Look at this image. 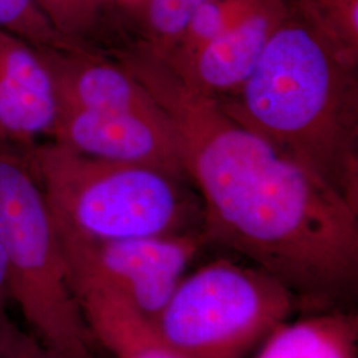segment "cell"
<instances>
[{"label": "cell", "mask_w": 358, "mask_h": 358, "mask_svg": "<svg viewBox=\"0 0 358 358\" xmlns=\"http://www.w3.org/2000/svg\"><path fill=\"white\" fill-rule=\"evenodd\" d=\"M120 64L166 115L186 178L202 196V235L324 309L353 292L358 211L316 173L187 87L142 44Z\"/></svg>", "instance_id": "cell-1"}, {"label": "cell", "mask_w": 358, "mask_h": 358, "mask_svg": "<svg viewBox=\"0 0 358 358\" xmlns=\"http://www.w3.org/2000/svg\"><path fill=\"white\" fill-rule=\"evenodd\" d=\"M217 101L358 211L357 65L346 60L301 0H289L251 76Z\"/></svg>", "instance_id": "cell-2"}, {"label": "cell", "mask_w": 358, "mask_h": 358, "mask_svg": "<svg viewBox=\"0 0 358 358\" xmlns=\"http://www.w3.org/2000/svg\"><path fill=\"white\" fill-rule=\"evenodd\" d=\"M27 161L59 230L97 242L190 232L202 210L182 182L150 166L77 153L59 142L36 143Z\"/></svg>", "instance_id": "cell-3"}, {"label": "cell", "mask_w": 358, "mask_h": 358, "mask_svg": "<svg viewBox=\"0 0 358 358\" xmlns=\"http://www.w3.org/2000/svg\"><path fill=\"white\" fill-rule=\"evenodd\" d=\"M0 244L8 294L55 358H94L51 207L26 157L0 148Z\"/></svg>", "instance_id": "cell-4"}, {"label": "cell", "mask_w": 358, "mask_h": 358, "mask_svg": "<svg viewBox=\"0 0 358 358\" xmlns=\"http://www.w3.org/2000/svg\"><path fill=\"white\" fill-rule=\"evenodd\" d=\"M297 304L268 273L217 259L183 276L153 324L186 358H245Z\"/></svg>", "instance_id": "cell-5"}, {"label": "cell", "mask_w": 358, "mask_h": 358, "mask_svg": "<svg viewBox=\"0 0 358 358\" xmlns=\"http://www.w3.org/2000/svg\"><path fill=\"white\" fill-rule=\"evenodd\" d=\"M57 231L71 278L112 289L152 322L205 242L202 234L192 231L106 242Z\"/></svg>", "instance_id": "cell-6"}, {"label": "cell", "mask_w": 358, "mask_h": 358, "mask_svg": "<svg viewBox=\"0 0 358 358\" xmlns=\"http://www.w3.org/2000/svg\"><path fill=\"white\" fill-rule=\"evenodd\" d=\"M52 138L88 157L154 167L187 179L165 113L142 115L59 106Z\"/></svg>", "instance_id": "cell-7"}, {"label": "cell", "mask_w": 358, "mask_h": 358, "mask_svg": "<svg viewBox=\"0 0 358 358\" xmlns=\"http://www.w3.org/2000/svg\"><path fill=\"white\" fill-rule=\"evenodd\" d=\"M51 75L59 106L92 112L162 115L141 83L120 63H110L85 45L38 48Z\"/></svg>", "instance_id": "cell-8"}, {"label": "cell", "mask_w": 358, "mask_h": 358, "mask_svg": "<svg viewBox=\"0 0 358 358\" xmlns=\"http://www.w3.org/2000/svg\"><path fill=\"white\" fill-rule=\"evenodd\" d=\"M57 97L38 47L0 29V142L35 146L52 136Z\"/></svg>", "instance_id": "cell-9"}, {"label": "cell", "mask_w": 358, "mask_h": 358, "mask_svg": "<svg viewBox=\"0 0 358 358\" xmlns=\"http://www.w3.org/2000/svg\"><path fill=\"white\" fill-rule=\"evenodd\" d=\"M289 10V0H263L238 23L196 52L186 64L170 68L192 90L220 100L251 76L269 38Z\"/></svg>", "instance_id": "cell-10"}, {"label": "cell", "mask_w": 358, "mask_h": 358, "mask_svg": "<svg viewBox=\"0 0 358 358\" xmlns=\"http://www.w3.org/2000/svg\"><path fill=\"white\" fill-rule=\"evenodd\" d=\"M71 282L93 340L115 358H186L112 289L85 279Z\"/></svg>", "instance_id": "cell-11"}, {"label": "cell", "mask_w": 358, "mask_h": 358, "mask_svg": "<svg viewBox=\"0 0 358 358\" xmlns=\"http://www.w3.org/2000/svg\"><path fill=\"white\" fill-rule=\"evenodd\" d=\"M357 317L332 310L282 322L255 358H357Z\"/></svg>", "instance_id": "cell-12"}, {"label": "cell", "mask_w": 358, "mask_h": 358, "mask_svg": "<svg viewBox=\"0 0 358 358\" xmlns=\"http://www.w3.org/2000/svg\"><path fill=\"white\" fill-rule=\"evenodd\" d=\"M262 1L263 0H206L194 13L171 50L166 55L158 56L171 68L186 64L196 52L238 23Z\"/></svg>", "instance_id": "cell-13"}, {"label": "cell", "mask_w": 358, "mask_h": 358, "mask_svg": "<svg viewBox=\"0 0 358 358\" xmlns=\"http://www.w3.org/2000/svg\"><path fill=\"white\" fill-rule=\"evenodd\" d=\"M206 0H130L142 38L140 44L157 55H166L194 13Z\"/></svg>", "instance_id": "cell-14"}, {"label": "cell", "mask_w": 358, "mask_h": 358, "mask_svg": "<svg viewBox=\"0 0 358 358\" xmlns=\"http://www.w3.org/2000/svg\"><path fill=\"white\" fill-rule=\"evenodd\" d=\"M0 29L11 32L38 48L78 45L52 26L35 0H0Z\"/></svg>", "instance_id": "cell-15"}, {"label": "cell", "mask_w": 358, "mask_h": 358, "mask_svg": "<svg viewBox=\"0 0 358 358\" xmlns=\"http://www.w3.org/2000/svg\"><path fill=\"white\" fill-rule=\"evenodd\" d=\"M348 62L358 64V0H301Z\"/></svg>", "instance_id": "cell-16"}, {"label": "cell", "mask_w": 358, "mask_h": 358, "mask_svg": "<svg viewBox=\"0 0 358 358\" xmlns=\"http://www.w3.org/2000/svg\"><path fill=\"white\" fill-rule=\"evenodd\" d=\"M35 3L65 38L81 45H85L84 38L99 24L103 7V0H35Z\"/></svg>", "instance_id": "cell-17"}, {"label": "cell", "mask_w": 358, "mask_h": 358, "mask_svg": "<svg viewBox=\"0 0 358 358\" xmlns=\"http://www.w3.org/2000/svg\"><path fill=\"white\" fill-rule=\"evenodd\" d=\"M0 358H55L29 333L20 331L13 321L0 327Z\"/></svg>", "instance_id": "cell-18"}, {"label": "cell", "mask_w": 358, "mask_h": 358, "mask_svg": "<svg viewBox=\"0 0 358 358\" xmlns=\"http://www.w3.org/2000/svg\"><path fill=\"white\" fill-rule=\"evenodd\" d=\"M8 299V264L4 250L0 244V327L10 320L6 310V303Z\"/></svg>", "instance_id": "cell-19"}, {"label": "cell", "mask_w": 358, "mask_h": 358, "mask_svg": "<svg viewBox=\"0 0 358 358\" xmlns=\"http://www.w3.org/2000/svg\"><path fill=\"white\" fill-rule=\"evenodd\" d=\"M129 1H130V0H129Z\"/></svg>", "instance_id": "cell-20"}]
</instances>
